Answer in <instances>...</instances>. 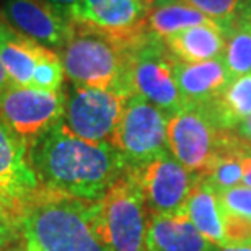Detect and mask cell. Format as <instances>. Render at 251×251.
I'll list each match as a JSON object with an SVG mask.
<instances>
[{
	"mask_svg": "<svg viewBox=\"0 0 251 251\" xmlns=\"http://www.w3.org/2000/svg\"><path fill=\"white\" fill-rule=\"evenodd\" d=\"M8 85H10L8 75H7V72H5V69H3V64H2V61H0V93H2L3 90L8 87Z\"/></svg>",
	"mask_w": 251,
	"mask_h": 251,
	"instance_id": "f546056e",
	"label": "cell"
},
{
	"mask_svg": "<svg viewBox=\"0 0 251 251\" xmlns=\"http://www.w3.org/2000/svg\"><path fill=\"white\" fill-rule=\"evenodd\" d=\"M222 130L198 106H186L168 118L167 144L170 153L189 172L202 173L219 149Z\"/></svg>",
	"mask_w": 251,
	"mask_h": 251,
	"instance_id": "30bf717a",
	"label": "cell"
},
{
	"mask_svg": "<svg viewBox=\"0 0 251 251\" xmlns=\"http://www.w3.org/2000/svg\"><path fill=\"white\" fill-rule=\"evenodd\" d=\"M196 106L215 127L235 130L251 116V74L233 78L219 97Z\"/></svg>",
	"mask_w": 251,
	"mask_h": 251,
	"instance_id": "ac0fdd59",
	"label": "cell"
},
{
	"mask_svg": "<svg viewBox=\"0 0 251 251\" xmlns=\"http://www.w3.org/2000/svg\"><path fill=\"white\" fill-rule=\"evenodd\" d=\"M25 251H109L95 227L93 202L39 186L18 217Z\"/></svg>",
	"mask_w": 251,
	"mask_h": 251,
	"instance_id": "7a4b0ae2",
	"label": "cell"
},
{
	"mask_svg": "<svg viewBox=\"0 0 251 251\" xmlns=\"http://www.w3.org/2000/svg\"><path fill=\"white\" fill-rule=\"evenodd\" d=\"M201 25L220 26L209 17H205L202 12H199L198 8L183 2L153 3L145 18V29L162 39H167L168 36L186 28L201 26Z\"/></svg>",
	"mask_w": 251,
	"mask_h": 251,
	"instance_id": "ffe728a7",
	"label": "cell"
},
{
	"mask_svg": "<svg viewBox=\"0 0 251 251\" xmlns=\"http://www.w3.org/2000/svg\"><path fill=\"white\" fill-rule=\"evenodd\" d=\"M152 5L139 0H83L78 23L92 25L124 41H134L145 31V18Z\"/></svg>",
	"mask_w": 251,
	"mask_h": 251,
	"instance_id": "4fadbf2b",
	"label": "cell"
},
{
	"mask_svg": "<svg viewBox=\"0 0 251 251\" xmlns=\"http://www.w3.org/2000/svg\"><path fill=\"white\" fill-rule=\"evenodd\" d=\"M139 2H144V3H149V5H153V0H139Z\"/></svg>",
	"mask_w": 251,
	"mask_h": 251,
	"instance_id": "d6a6232c",
	"label": "cell"
},
{
	"mask_svg": "<svg viewBox=\"0 0 251 251\" xmlns=\"http://www.w3.org/2000/svg\"><path fill=\"white\" fill-rule=\"evenodd\" d=\"M176 83L183 97L184 108L204 104L219 97L232 82L227 67L222 59H212L204 62H178Z\"/></svg>",
	"mask_w": 251,
	"mask_h": 251,
	"instance_id": "9a60e30c",
	"label": "cell"
},
{
	"mask_svg": "<svg viewBox=\"0 0 251 251\" xmlns=\"http://www.w3.org/2000/svg\"><path fill=\"white\" fill-rule=\"evenodd\" d=\"M0 118L29 147L43 132L62 121L64 93L10 83L0 93Z\"/></svg>",
	"mask_w": 251,
	"mask_h": 251,
	"instance_id": "9c48e42d",
	"label": "cell"
},
{
	"mask_svg": "<svg viewBox=\"0 0 251 251\" xmlns=\"http://www.w3.org/2000/svg\"><path fill=\"white\" fill-rule=\"evenodd\" d=\"M87 23H74V33L61 51L64 74L70 83L123 93L130 97L129 46Z\"/></svg>",
	"mask_w": 251,
	"mask_h": 251,
	"instance_id": "3957f363",
	"label": "cell"
},
{
	"mask_svg": "<svg viewBox=\"0 0 251 251\" xmlns=\"http://www.w3.org/2000/svg\"><path fill=\"white\" fill-rule=\"evenodd\" d=\"M3 251H25L22 245H18V243H15L12 245V247H8V248H5Z\"/></svg>",
	"mask_w": 251,
	"mask_h": 251,
	"instance_id": "1f68e13d",
	"label": "cell"
},
{
	"mask_svg": "<svg viewBox=\"0 0 251 251\" xmlns=\"http://www.w3.org/2000/svg\"><path fill=\"white\" fill-rule=\"evenodd\" d=\"M212 251H251V245H225V247H214Z\"/></svg>",
	"mask_w": 251,
	"mask_h": 251,
	"instance_id": "f1b7e54d",
	"label": "cell"
},
{
	"mask_svg": "<svg viewBox=\"0 0 251 251\" xmlns=\"http://www.w3.org/2000/svg\"><path fill=\"white\" fill-rule=\"evenodd\" d=\"M162 2L188 3L202 12L205 17H209L227 31L243 17V12L248 5V0H153V3Z\"/></svg>",
	"mask_w": 251,
	"mask_h": 251,
	"instance_id": "7402d4cb",
	"label": "cell"
},
{
	"mask_svg": "<svg viewBox=\"0 0 251 251\" xmlns=\"http://www.w3.org/2000/svg\"><path fill=\"white\" fill-rule=\"evenodd\" d=\"M167 124L168 116L162 109L130 95L124 103L111 145L123 155L129 168L139 167L168 152Z\"/></svg>",
	"mask_w": 251,
	"mask_h": 251,
	"instance_id": "8992f818",
	"label": "cell"
},
{
	"mask_svg": "<svg viewBox=\"0 0 251 251\" xmlns=\"http://www.w3.org/2000/svg\"><path fill=\"white\" fill-rule=\"evenodd\" d=\"M28 158L39 186L87 202L101 199L129 168L109 142L77 137L62 121L29 145Z\"/></svg>",
	"mask_w": 251,
	"mask_h": 251,
	"instance_id": "6da1fadb",
	"label": "cell"
},
{
	"mask_svg": "<svg viewBox=\"0 0 251 251\" xmlns=\"http://www.w3.org/2000/svg\"><path fill=\"white\" fill-rule=\"evenodd\" d=\"M183 212L207 242L215 247H225L217 193L201 176L188 196Z\"/></svg>",
	"mask_w": 251,
	"mask_h": 251,
	"instance_id": "d6986e66",
	"label": "cell"
},
{
	"mask_svg": "<svg viewBox=\"0 0 251 251\" xmlns=\"http://www.w3.org/2000/svg\"><path fill=\"white\" fill-rule=\"evenodd\" d=\"M227 33V29L220 26L201 25L172 34L163 41L178 62L194 64L222 59Z\"/></svg>",
	"mask_w": 251,
	"mask_h": 251,
	"instance_id": "e0dca14e",
	"label": "cell"
},
{
	"mask_svg": "<svg viewBox=\"0 0 251 251\" xmlns=\"http://www.w3.org/2000/svg\"><path fill=\"white\" fill-rule=\"evenodd\" d=\"M243 183L245 186L251 188V144L247 153V160H245V175H243Z\"/></svg>",
	"mask_w": 251,
	"mask_h": 251,
	"instance_id": "83f0119b",
	"label": "cell"
},
{
	"mask_svg": "<svg viewBox=\"0 0 251 251\" xmlns=\"http://www.w3.org/2000/svg\"><path fill=\"white\" fill-rule=\"evenodd\" d=\"M54 51L25 36L0 18V61L12 85L31 87L33 74Z\"/></svg>",
	"mask_w": 251,
	"mask_h": 251,
	"instance_id": "5bb4252c",
	"label": "cell"
},
{
	"mask_svg": "<svg viewBox=\"0 0 251 251\" xmlns=\"http://www.w3.org/2000/svg\"><path fill=\"white\" fill-rule=\"evenodd\" d=\"M225 245H251V219L227 212L220 207Z\"/></svg>",
	"mask_w": 251,
	"mask_h": 251,
	"instance_id": "cb8c5ba5",
	"label": "cell"
},
{
	"mask_svg": "<svg viewBox=\"0 0 251 251\" xmlns=\"http://www.w3.org/2000/svg\"><path fill=\"white\" fill-rule=\"evenodd\" d=\"M64 82V65L57 52L44 59L33 74L31 88L44 92H59Z\"/></svg>",
	"mask_w": 251,
	"mask_h": 251,
	"instance_id": "603a6c76",
	"label": "cell"
},
{
	"mask_svg": "<svg viewBox=\"0 0 251 251\" xmlns=\"http://www.w3.org/2000/svg\"><path fill=\"white\" fill-rule=\"evenodd\" d=\"M222 61L232 80L251 74V26L243 18L228 29Z\"/></svg>",
	"mask_w": 251,
	"mask_h": 251,
	"instance_id": "44dd1931",
	"label": "cell"
},
{
	"mask_svg": "<svg viewBox=\"0 0 251 251\" xmlns=\"http://www.w3.org/2000/svg\"><path fill=\"white\" fill-rule=\"evenodd\" d=\"M142 194L150 215L181 214L199 175L184 168L172 153L165 152L139 167L127 168Z\"/></svg>",
	"mask_w": 251,
	"mask_h": 251,
	"instance_id": "52a82bcc",
	"label": "cell"
},
{
	"mask_svg": "<svg viewBox=\"0 0 251 251\" xmlns=\"http://www.w3.org/2000/svg\"><path fill=\"white\" fill-rule=\"evenodd\" d=\"M219 205L227 212L251 219V188L235 186L217 193Z\"/></svg>",
	"mask_w": 251,
	"mask_h": 251,
	"instance_id": "d4e9b609",
	"label": "cell"
},
{
	"mask_svg": "<svg viewBox=\"0 0 251 251\" xmlns=\"http://www.w3.org/2000/svg\"><path fill=\"white\" fill-rule=\"evenodd\" d=\"M56 7L62 15H65L70 22L78 23L82 18V10H83V0H46Z\"/></svg>",
	"mask_w": 251,
	"mask_h": 251,
	"instance_id": "484cf974",
	"label": "cell"
},
{
	"mask_svg": "<svg viewBox=\"0 0 251 251\" xmlns=\"http://www.w3.org/2000/svg\"><path fill=\"white\" fill-rule=\"evenodd\" d=\"M39 188L28 158V145L0 118V207L18 220Z\"/></svg>",
	"mask_w": 251,
	"mask_h": 251,
	"instance_id": "8fae6325",
	"label": "cell"
},
{
	"mask_svg": "<svg viewBox=\"0 0 251 251\" xmlns=\"http://www.w3.org/2000/svg\"><path fill=\"white\" fill-rule=\"evenodd\" d=\"M176 64L163 39L145 29L129 46L130 93L152 103L168 118L179 113L184 101L176 83Z\"/></svg>",
	"mask_w": 251,
	"mask_h": 251,
	"instance_id": "277c9868",
	"label": "cell"
},
{
	"mask_svg": "<svg viewBox=\"0 0 251 251\" xmlns=\"http://www.w3.org/2000/svg\"><path fill=\"white\" fill-rule=\"evenodd\" d=\"M2 15L10 26L51 51H62L74 33V22L46 0H7Z\"/></svg>",
	"mask_w": 251,
	"mask_h": 251,
	"instance_id": "7c38bea8",
	"label": "cell"
},
{
	"mask_svg": "<svg viewBox=\"0 0 251 251\" xmlns=\"http://www.w3.org/2000/svg\"><path fill=\"white\" fill-rule=\"evenodd\" d=\"M147 251H212L215 245L198 232L188 215H150Z\"/></svg>",
	"mask_w": 251,
	"mask_h": 251,
	"instance_id": "2e32d148",
	"label": "cell"
},
{
	"mask_svg": "<svg viewBox=\"0 0 251 251\" xmlns=\"http://www.w3.org/2000/svg\"><path fill=\"white\" fill-rule=\"evenodd\" d=\"M245 22H247L250 26H251V0H248V5H247V8H245V12H243V17H242Z\"/></svg>",
	"mask_w": 251,
	"mask_h": 251,
	"instance_id": "4dcf8cb0",
	"label": "cell"
},
{
	"mask_svg": "<svg viewBox=\"0 0 251 251\" xmlns=\"http://www.w3.org/2000/svg\"><path fill=\"white\" fill-rule=\"evenodd\" d=\"M235 132H237L243 140H247L248 144H251V116L245 119V121L235 129Z\"/></svg>",
	"mask_w": 251,
	"mask_h": 251,
	"instance_id": "4316f807",
	"label": "cell"
},
{
	"mask_svg": "<svg viewBox=\"0 0 251 251\" xmlns=\"http://www.w3.org/2000/svg\"><path fill=\"white\" fill-rule=\"evenodd\" d=\"M149 217L142 194L127 172L93 202L95 227L109 251H147Z\"/></svg>",
	"mask_w": 251,
	"mask_h": 251,
	"instance_id": "5b68a950",
	"label": "cell"
},
{
	"mask_svg": "<svg viewBox=\"0 0 251 251\" xmlns=\"http://www.w3.org/2000/svg\"><path fill=\"white\" fill-rule=\"evenodd\" d=\"M127 98L113 90L70 83L69 90L64 93L62 123L77 137L111 144Z\"/></svg>",
	"mask_w": 251,
	"mask_h": 251,
	"instance_id": "ba28073f",
	"label": "cell"
}]
</instances>
